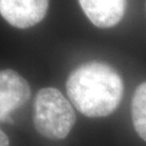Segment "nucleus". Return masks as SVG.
I'll return each instance as SVG.
<instances>
[{
    "label": "nucleus",
    "instance_id": "1",
    "mask_svg": "<svg viewBox=\"0 0 146 146\" xmlns=\"http://www.w3.org/2000/svg\"><path fill=\"white\" fill-rule=\"evenodd\" d=\"M66 91L70 102L82 115L100 118L117 110L123 95V82L110 64L90 61L69 74Z\"/></svg>",
    "mask_w": 146,
    "mask_h": 146
},
{
    "label": "nucleus",
    "instance_id": "2",
    "mask_svg": "<svg viewBox=\"0 0 146 146\" xmlns=\"http://www.w3.org/2000/svg\"><path fill=\"white\" fill-rule=\"evenodd\" d=\"M76 123L72 104L55 88H42L34 103V125L37 132L49 140H63Z\"/></svg>",
    "mask_w": 146,
    "mask_h": 146
},
{
    "label": "nucleus",
    "instance_id": "3",
    "mask_svg": "<svg viewBox=\"0 0 146 146\" xmlns=\"http://www.w3.org/2000/svg\"><path fill=\"white\" fill-rule=\"evenodd\" d=\"M31 98V87L26 79L16 70H0V122L11 118Z\"/></svg>",
    "mask_w": 146,
    "mask_h": 146
},
{
    "label": "nucleus",
    "instance_id": "4",
    "mask_svg": "<svg viewBox=\"0 0 146 146\" xmlns=\"http://www.w3.org/2000/svg\"><path fill=\"white\" fill-rule=\"evenodd\" d=\"M49 0H0V15L16 28H29L44 19Z\"/></svg>",
    "mask_w": 146,
    "mask_h": 146
},
{
    "label": "nucleus",
    "instance_id": "5",
    "mask_svg": "<svg viewBox=\"0 0 146 146\" xmlns=\"http://www.w3.org/2000/svg\"><path fill=\"white\" fill-rule=\"evenodd\" d=\"M90 22L100 28L117 25L125 15L127 0H78Z\"/></svg>",
    "mask_w": 146,
    "mask_h": 146
},
{
    "label": "nucleus",
    "instance_id": "6",
    "mask_svg": "<svg viewBox=\"0 0 146 146\" xmlns=\"http://www.w3.org/2000/svg\"><path fill=\"white\" fill-rule=\"evenodd\" d=\"M131 115L136 133L146 142V81L140 84L133 94Z\"/></svg>",
    "mask_w": 146,
    "mask_h": 146
},
{
    "label": "nucleus",
    "instance_id": "7",
    "mask_svg": "<svg viewBox=\"0 0 146 146\" xmlns=\"http://www.w3.org/2000/svg\"><path fill=\"white\" fill-rule=\"evenodd\" d=\"M10 145V141L9 137L5 134L3 131L0 129V146H9Z\"/></svg>",
    "mask_w": 146,
    "mask_h": 146
},
{
    "label": "nucleus",
    "instance_id": "8",
    "mask_svg": "<svg viewBox=\"0 0 146 146\" xmlns=\"http://www.w3.org/2000/svg\"><path fill=\"white\" fill-rule=\"evenodd\" d=\"M145 7H146V5H145Z\"/></svg>",
    "mask_w": 146,
    "mask_h": 146
}]
</instances>
